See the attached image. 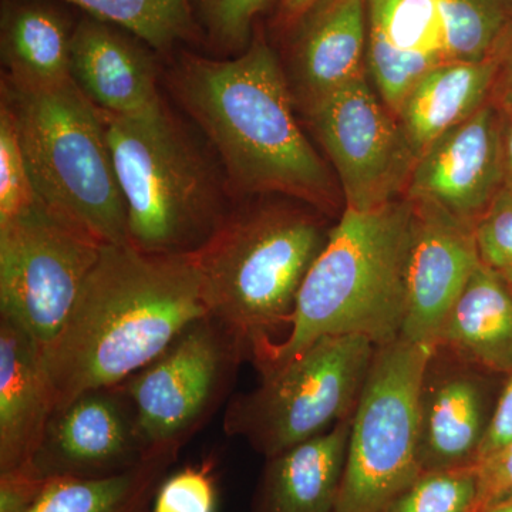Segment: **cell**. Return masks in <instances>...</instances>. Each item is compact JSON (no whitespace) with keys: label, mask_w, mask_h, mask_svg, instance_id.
<instances>
[{"label":"cell","mask_w":512,"mask_h":512,"mask_svg":"<svg viewBox=\"0 0 512 512\" xmlns=\"http://www.w3.org/2000/svg\"><path fill=\"white\" fill-rule=\"evenodd\" d=\"M168 86L220 158L232 197L278 195L326 217L345 205L338 178L296 120L284 64L262 33L235 59L184 53Z\"/></svg>","instance_id":"6da1fadb"},{"label":"cell","mask_w":512,"mask_h":512,"mask_svg":"<svg viewBox=\"0 0 512 512\" xmlns=\"http://www.w3.org/2000/svg\"><path fill=\"white\" fill-rule=\"evenodd\" d=\"M205 315L194 254L104 245L69 318L40 353L53 412L87 390L126 382Z\"/></svg>","instance_id":"7a4b0ae2"},{"label":"cell","mask_w":512,"mask_h":512,"mask_svg":"<svg viewBox=\"0 0 512 512\" xmlns=\"http://www.w3.org/2000/svg\"><path fill=\"white\" fill-rule=\"evenodd\" d=\"M412 228L413 204L404 197L379 210L343 208L303 281L289 335L252 349L258 373L328 336H363L375 346L400 338Z\"/></svg>","instance_id":"3957f363"},{"label":"cell","mask_w":512,"mask_h":512,"mask_svg":"<svg viewBox=\"0 0 512 512\" xmlns=\"http://www.w3.org/2000/svg\"><path fill=\"white\" fill-rule=\"evenodd\" d=\"M232 207L194 254L205 308L248 343L291 325L303 281L328 242V217L274 195Z\"/></svg>","instance_id":"277c9868"},{"label":"cell","mask_w":512,"mask_h":512,"mask_svg":"<svg viewBox=\"0 0 512 512\" xmlns=\"http://www.w3.org/2000/svg\"><path fill=\"white\" fill-rule=\"evenodd\" d=\"M99 111L126 202L128 244L147 254H195L231 210L225 181L164 103L134 117Z\"/></svg>","instance_id":"5b68a950"},{"label":"cell","mask_w":512,"mask_h":512,"mask_svg":"<svg viewBox=\"0 0 512 512\" xmlns=\"http://www.w3.org/2000/svg\"><path fill=\"white\" fill-rule=\"evenodd\" d=\"M36 198L104 245L127 244V208L100 111L74 80L47 89L2 77Z\"/></svg>","instance_id":"8992f818"},{"label":"cell","mask_w":512,"mask_h":512,"mask_svg":"<svg viewBox=\"0 0 512 512\" xmlns=\"http://www.w3.org/2000/svg\"><path fill=\"white\" fill-rule=\"evenodd\" d=\"M376 348L363 336H328L262 370L255 389L229 399L225 434L271 458L352 419Z\"/></svg>","instance_id":"52a82bcc"},{"label":"cell","mask_w":512,"mask_h":512,"mask_svg":"<svg viewBox=\"0 0 512 512\" xmlns=\"http://www.w3.org/2000/svg\"><path fill=\"white\" fill-rule=\"evenodd\" d=\"M430 352L402 336L377 346L350 424L336 512H386L423 474L417 407Z\"/></svg>","instance_id":"ba28073f"},{"label":"cell","mask_w":512,"mask_h":512,"mask_svg":"<svg viewBox=\"0 0 512 512\" xmlns=\"http://www.w3.org/2000/svg\"><path fill=\"white\" fill-rule=\"evenodd\" d=\"M511 0H367V76L396 114L434 67L493 57Z\"/></svg>","instance_id":"9c48e42d"},{"label":"cell","mask_w":512,"mask_h":512,"mask_svg":"<svg viewBox=\"0 0 512 512\" xmlns=\"http://www.w3.org/2000/svg\"><path fill=\"white\" fill-rule=\"evenodd\" d=\"M248 343L211 316L192 322L156 360L123 382L148 450H180L232 397Z\"/></svg>","instance_id":"30bf717a"},{"label":"cell","mask_w":512,"mask_h":512,"mask_svg":"<svg viewBox=\"0 0 512 512\" xmlns=\"http://www.w3.org/2000/svg\"><path fill=\"white\" fill-rule=\"evenodd\" d=\"M104 244L39 200L0 222V316L42 353L69 318Z\"/></svg>","instance_id":"8fae6325"},{"label":"cell","mask_w":512,"mask_h":512,"mask_svg":"<svg viewBox=\"0 0 512 512\" xmlns=\"http://www.w3.org/2000/svg\"><path fill=\"white\" fill-rule=\"evenodd\" d=\"M303 114L335 168L345 208L379 210L404 197L417 158L369 76Z\"/></svg>","instance_id":"7c38bea8"},{"label":"cell","mask_w":512,"mask_h":512,"mask_svg":"<svg viewBox=\"0 0 512 512\" xmlns=\"http://www.w3.org/2000/svg\"><path fill=\"white\" fill-rule=\"evenodd\" d=\"M150 451L133 400L117 384L53 412L33 463L47 478H103L136 467Z\"/></svg>","instance_id":"4fadbf2b"},{"label":"cell","mask_w":512,"mask_h":512,"mask_svg":"<svg viewBox=\"0 0 512 512\" xmlns=\"http://www.w3.org/2000/svg\"><path fill=\"white\" fill-rule=\"evenodd\" d=\"M497 373L474 365L444 346H431L419 390L421 471L474 467L498 397L491 393Z\"/></svg>","instance_id":"5bb4252c"},{"label":"cell","mask_w":512,"mask_h":512,"mask_svg":"<svg viewBox=\"0 0 512 512\" xmlns=\"http://www.w3.org/2000/svg\"><path fill=\"white\" fill-rule=\"evenodd\" d=\"M503 190L501 113L487 103L417 158L404 198L436 205L474 229Z\"/></svg>","instance_id":"9a60e30c"},{"label":"cell","mask_w":512,"mask_h":512,"mask_svg":"<svg viewBox=\"0 0 512 512\" xmlns=\"http://www.w3.org/2000/svg\"><path fill=\"white\" fill-rule=\"evenodd\" d=\"M412 204L406 313L400 336L433 346L481 262L473 228L429 202Z\"/></svg>","instance_id":"2e32d148"},{"label":"cell","mask_w":512,"mask_h":512,"mask_svg":"<svg viewBox=\"0 0 512 512\" xmlns=\"http://www.w3.org/2000/svg\"><path fill=\"white\" fill-rule=\"evenodd\" d=\"M291 32L284 69L302 113L367 76V0H318Z\"/></svg>","instance_id":"e0dca14e"},{"label":"cell","mask_w":512,"mask_h":512,"mask_svg":"<svg viewBox=\"0 0 512 512\" xmlns=\"http://www.w3.org/2000/svg\"><path fill=\"white\" fill-rule=\"evenodd\" d=\"M131 36L89 15L73 29L72 79L97 109L114 116H141L164 103L156 60Z\"/></svg>","instance_id":"ac0fdd59"},{"label":"cell","mask_w":512,"mask_h":512,"mask_svg":"<svg viewBox=\"0 0 512 512\" xmlns=\"http://www.w3.org/2000/svg\"><path fill=\"white\" fill-rule=\"evenodd\" d=\"M52 414L36 343L0 316V473L33 463Z\"/></svg>","instance_id":"d6986e66"},{"label":"cell","mask_w":512,"mask_h":512,"mask_svg":"<svg viewBox=\"0 0 512 512\" xmlns=\"http://www.w3.org/2000/svg\"><path fill=\"white\" fill-rule=\"evenodd\" d=\"M352 419L268 458L252 512H336Z\"/></svg>","instance_id":"ffe728a7"},{"label":"cell","mask_w":512,"mask_h":512,"mask_svg":"<svg viewBox=\"0 0 512 512\" xmlns=\"http://www.w3.org/2000/svg\"><path fill=\"white\" fill-rule=\"evenodd\" d=\"M494 73L495 60L490 57L434 67L413 84L394 116L416 158L490 103Z\"/></svg>","instance_id":"44dd1931"},{"label":"cell","mask_w":512,"mask_h":512,"mask_svg":"<svg viewBox=\"0 0 512 512\" xmlns=\"http://www.w3.org/2000/svg\"><path fill=\"white\" fill-rule=\"evenodd\" d=\"M485 370L512 372V288L478 265L448 313L437 342Z\"/></svg>","instance_id":"7402d4cb"},{"label":"cell","mask_w":512,"mask_h":512,"mask_svg":"<svg viewBox=\"0 0 512 512\" xmlns=\"http://www.w3.org/2000/svg\"><path fill=\"white\" fill-rule=\"evenodd\" d=\"M72 35L66 20L50 6L36 2L3 3L0 53L5 79L28 89H47L70 82Z\"/></svg>","instance_id":"603a6c76"},{"label":"cell","mask_w":512,"mask_h":512,"mask_svg":"<svg viewBox=\"0 0 512 512\" xmlns=\"http://www.w3.org/2000/svg\"><path fill=\"white\" fill-rule=\"evenodd\" d=\"M180 450L157 448L136 467L103 478L53 477L28 512H151Z\"/></svg>","instance_id":"cb8c5ba5"},{"label":"cell","mask_w":512,"mask_h":512,"mask_svg":"<svg viewBox=\"0 0 512 512\" xmlns=\"http://www.w3.org/2000/svg\"><path fill=\"white\" fill-rule=\"evenodd\" d=\"M93 18L138 37L150 49L167 52L194 32L191 0H64Z\"/></svg>","instance_id":"d4e9b609"},{"label":"cell","mask_w":512,"mask_h":512,"mask_svg":"<svg viewBox=\"0 0 512 512\" xmlns=\"http://www.w3.org/2000/svg\"><path fill=\"white\" fill-rule=\"evenodd\" d=\"M476 466L423 473L386 512H476Z\"/></svg>","instance_id":"484cf974"},{"label":"cell","mask_w":512,"mask_h":512,"mask_svg":"<svg viewBox=\"0 0 512 512\" xmlns=\"http://www.w3.org/2000/svg\"><path fill=\"white\" fill-rule=\"evenodd\" d=\"M35 201L18 127L8 103L0 99V222Z\"/></svg>","instance_id":"4316f807"},{"label":"cell","mask_w":512,"mask_h":512,"mask_svg":"<svg viewBox=\"0 0 512 512\" xmlns=\"http://www.w3.org/2000/svg\"><path fill=\"white\" fill-rule=\"evenodd\" d=\"M274 0H198L202 25L215 46L244 52L251 43L255 19Z\"/></svg>","instance_id":"83f0119b"},{"label":"cell","mask_w":512,"mask_h":512,"mask_svg":"<svg viewBox=\"0 0 512 512\" xmlns=\"http://www.w3.org/2000/svg\"><path fill=\"white\" fill-rule=\"evenodd\" d=\"M214 461L187 466L164 478L154 495L151 512H215Z\"/></svg>","instance_id":"f1b7e54d"},{"label":"cell","mask_w":512,"mask_h":512,"mask_svg":"<svg viewBox=\"0 0 512 512\" xmlns=\"http://www.w3.org/2000/svg\"><path fill=\"white\" fill-rule=\"evenodd\" d=\"M478 258L512 288V194L505 190L474 227Z\"/></svg>","instance_id":"f546056e"},{"label":"cell","mask_w":512,"mask_h":512,"mask_svg":"<svg viewBox=\"0 0 512 512\" xmlns=\"http://www.w3.org/2000/svg\"><path fill=\"white\" fill-rule=\"evenodd\" d=\"M478 494L476 512L512 501V443L476 464Z\"/></svg>","instance_id":"4dcf8cb0"},{"label":"cell","mask_w":512,"mask_h":512,"mask_svg":"<svg viewBox=\"0 0 512 512\" xmlns=\"http://www.w3.org/2000/svg\"><path fill=\"white\" fill-rule=\"evenodd\" d=\"M49 478L35 463L0 473V512H28L39 500Z\"/></svg>","instance_id":"1f68e13d"},{"label":"cell","mask_w":512,"mask_h":512,"mask_svg":"<svg viewBox=\"0 0 512 512\" xmlns=\"http://www.w3.org/2000/svg\"><path fill=\"white\" fill-rule=\"evenodd\" d=\"M510 443H512V372L505 380L500 396H498L493 419H491L487 436L481 446L478 461Z\"/></svg>","instance_id":"d6a6232c"},{"label":"cell","mask_w":512,"mask_h":512,"mask_svg":"<svg viewBox=\"0 0 512 512\" xmlns=\"http://www.w3.org/2000/svg\"><path fill=\"white\" fill-rule=\"evenodd\" d=\"M495 73L490 103L504 113L512 111V23L494 50Z\"/></svg>","instance_id":"836d02e7"},{"label":"cell","mask_w":512,"mask_h":512,"mask_svg":"<svg viewBox=\"0 0 512 512\" xmlns=\"http://www.w3.org/2000/svg\"><path fill=\"white\" fill-rule=\"evenodd\" d=\"M501 138H503L504 190L512 194V111L501 113Z\"/></svg>","instance_id":"e575fe53"},{"label":"cell","mask_w":512,"mask_h":512,"mask_svg":"<svg viewBox=\"0 0 512 512\" xmlns=\"http://www.w3.org/2000/svg\"><path fill=\"white\" fill-rule=\"evenodd\" d=\"M318 0H281L278 10V25L291 30L313 3Z\"/></svg>","instance_id":"d590c367"},{"label":"cell","mask_w":512,"mask_h":512,"mask_svg":"<svg viewBox=\"0 0 512 512\" xmlns=\"http://www.w3.org/2000/svg\"><path fill=\"white\" fill-rule=\"evenodd\" d=\"M484 512H512V501L497 505V507L490 508V510Z\"/></svg>","instance_id":"8d00e7d4"},{"label":"cell","mask_w":512,"mask_h":512,"mask_svg":"<svg viewBox=\"0 0 512 512\" xmlns=\"http://www.w3.org/2000/svg\"><path fill=\"white\" fill-rule=\"evenodd\" d=\"M511 5H512V0H511Z\"/></svg>","instance_id":"74e56055"}]
</instances>
